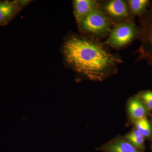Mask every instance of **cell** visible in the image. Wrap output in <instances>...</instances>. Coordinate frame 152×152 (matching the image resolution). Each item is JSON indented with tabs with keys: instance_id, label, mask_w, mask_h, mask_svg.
Masks as SVG:
<instances>
[{
	"instance_id": "30bf717a",
	"label": "cell",
	"mask_w": 152,
	"mask_h": 152,
	"mask_svg": "<svg viewBox=\"0 0 152 152\" xmlns=\"http://www.w3.org/2000/svg\"><path fill=\"white\" fill-rule=\"evenodd\" d=\"M127 2L131 13L133 16L140 17L146 12L151 1L149 0H128Z\"/></svg>"
},
{
	"instance_id": "3957f363",
	"label": "cell",
	"mask_w": 152,
	"mask_h": 152,
	"mask_svg": "<svg viewBox=\"0 0 152 152\" xmlns=\"http://www.w3.org/2000/svg\"><path fill=\"white\" fill-rule=\"evenodd\" d=\"M140 47L136 52L135 62L145 61L152 68V1L145 13L139 18Z\"/></svg>"
},
{
	"instance_id": "9c48e42d",
	"label": "cell",
	"mask_w": 152,
	"mask_h": 152,
	"mask_svg": "<svg viewBox=\"0 0 152 152\" xmlns=\"http://www.w3.org/2000/svg\"><path fill=\"white\" fill-rule=\"evenodd\" d=\"M128 111L134 122L146 118L148 113L146 107L139 96L133 97L129 101Z\"/></svg>"
},
{
	"instance_id": "7c38bea8",
	"label": "cell",
	"mask_w": 152,
	"mask_h": 152,
	"mask_svg": "<svg viewBox=\"0 0 152 152\" xmlns=\"http://www.w3.org/2000/svg\"><path fill=\"white\" fill-rule=\"evenodd\" d=\"M136 129L144 137H149L152 134V127L148 120L145 118L134 122Z\"/></svg>"
},
{
	"instance_id": "6da1fadb",
	"label": "cell",
	"mask_w": 152,
	"mask_h": 152,
	"mask_svg": "<svg viewBox=\"0 0 152 152\" xmlns=\"http://www.w3.org/2000/svg\"><path fill=\"white\" fill-rule=\"evenodd\" d=\"M63 53L68 66L94 81L109 78L123 63L104 43L87 37L71 36L64 44Z\"/></svg>"
},
{
	"instance_id": "8fae6325",
	"label": "cell",
	"mask_w": 152,
	"mask_h": 152,
	"mask_svg": "<svg viewBox=\"0 0 152 152\" xmlns=\"http://www.w3.org/2000/svg\"><path fill=\"white\" fill-rule=\"evenodd\" d=\"M125 139L140 151L145 149V137L137 130L129 133L125 136Z\"/></svg>"
},
{
	"instance_id": "ba28073f",
	"label": "cell",
	"mask_w": 152,
	"mask_h": 152,
	"mask_svg": "<svg viewBox=\"0 0 152 152\" xmlns=\"http://www.w3.org/2000/svg\"><path fill=\"white\" fill-rule=\"evenodd\" d=\"M17 1H0V26H6L20 10Z\"/></svg>"
},
{
	"instance_id": "8992f818",
	"label": "cell",
	"mask_w": 152,
	"mask_h": 152,
	"mask_svg": "<svg viewBox=\"0 0 152 152\" xmlns=\"http://www.w3.org/2000/svg\"><path fill=\"white\" fill-rule=\"evenodd\" d=\"M97 150L104 152H142L121 137L115 138Z\"/></svg>"
},
{
	"instance_id": "52a82bcc",
	"label": "cell",
	"mask_w": 152,
	"mask_h": 152,
	"mask_svg": "<svg viewBox=\"0 0 152 152\" xmlns=\"http://www.w3.org/2000/svg\"><path fill=\"white\" fill-rule=\"evenodd\" d=\"M74 13L78 24L92 11L99 7V1L75 0L73 2Z\"/></svg>"
},
{
	"instance_id": "7a4b0ae2",
	"label": "cell",
	"mask_w": 152,
	"mask_h": 152,
	"mask_svg": "<svg viewBox=\"0 0 152 152\" xmlns=\"http://www.w3.org/2000/svg\"><path fill=\"white\" fill-rule=\"evenodd\" d=\"M81 31L87 37L100 40L107 37L113 28L108 19L99 7L92 11L78 24Z\"/></svg>"
},
{
	"instance_id": "277c9868",
	"label": "cell",
	"mask_w": 152,
	"mask_h": 152,
	"mask_svg": "<svg viewBox=\"0 0 152 152\" xmlns=\"http://www.w3.org/2000/svg\"><path fill=\"white\" fill-rule=\"evenodd\" d=\"M139 28L134 21L113 27L104 43L108 47L119 50L124 48L138 39Z\"/></svg>"
},
{
	"instance_id": "5b68a950",
	"label": "cell",
	"mask_w": 152,
	"mask_h": 152,
	"mask_svg": "<svg viewBox=\"0 0 152 152\" xmlns=\"http://www.w3.org/2000/svg\"><path fill=\"white\" fill-rule=\"evenodd\" d=\"M99 7L111 23L113 27L134 21L127 1L124 0L99 1Z\"/></svg>"
},
{
	"instance_id": "4fadbf2b",
	"label": "cell",
	"mask_w": 152,
	"mask_h": 152,
	"mask_svg": "<svg viewBox=\"0 0 152 152\" xmlns=\"http://www.w3.org/2000/svg\"><path fill=\"white\" fill-rule=\"evenodd\" d=\"M138 96L147 108L152 110V91L148 90L142 91L139 94Z\"/></svg>"
}]
</instances>
